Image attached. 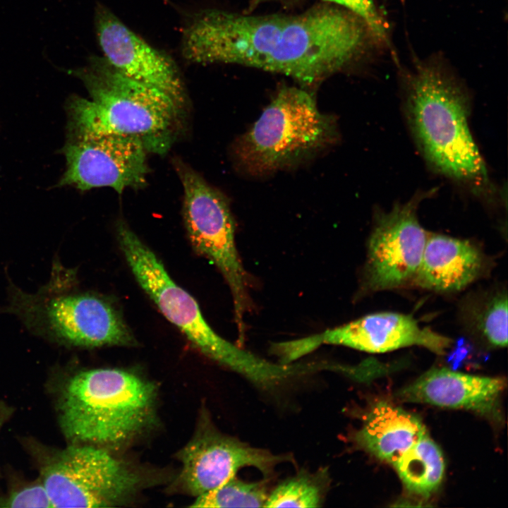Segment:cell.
Segmentation results:
<instances>
[{
	"label": "cell",
	"instance_id": "cell-1",
	"mask_svg": "<svg viewBox=\"0 0 508 508\" xmlns=\"http://www.w3.org/2000/svg\"><path fill=\"white\" fill-rule=\"evenodd\" d=\"M368 32L356 16L332 6L294 16L207 9L184 28L181 53L191 63L243 65L311 85L349 65Z\"/></svg>",
	"mask_w": 508,
	"mask_h": 508
},
{
	"label": "cell",
	"instance_id": "cell-2",
	"mask_svg": "<svg viewBox=\"0 0 508 508\" xmlns=\"http://www.w3.org/2000/svg\"><path fill=\"white\" fill-rule=\"evenodd\" d=\"M70 73L81 80L90 99H68V133L119 135L139 140L148 153L169 150L183 109L170 96L121 74L104 56H91L87 66Z\"/></svg>",
	"mask_w": 508,
	"mask_h": 508
},
{
	"label": "cell",
	"instance_id": "cell-3",
	"mask_svg": "<svg viewBox=\"0 0 508 508\" xmlns=\"http://www.w3.org/2000/svg\"><path fill=\"white\" fill-rule=\"evenodd\" d=\"M406 109L418 145L435 170L476 189L488 187L468 126V97L456 80L437 66H419L408 83Z\"/></svg>",
	"mask_w": 508,
	"mask_h": 508
},
{
	"label": "cell",
	"instance_id": "cell-4",
	"mask_svg": "<svg viewBox=\"0 0 508 508\" xmlns=\"http://www.w3.org/2000/svg\"><path fill=\"white\" fill-rule=\"evenodd\" d=\"M156 397L152 382L129 371L79 372L67 381L59 400L63 432L75 443L122 445L152 423Z\"/></svg>",
	"mask_w": 508,
	"mask_h": 508
},
{
	"label": "cell",
	"instance_id": "cell-5",
	"mask_svg": "<svg viewBox=\"0 0 508 508\" xmlns=\"http://www.w3.org/2000/svg\"><path fill=\"white\" fill-rule=\"evenodd\" d=\"M77 272L54 259L47 284L34 294L8 283L0 313L16 315L32 333L61 344L131 346L135 339L119 312L95 294L77 293Z\"/></svg>",
	"mask_w": 508,
	"mask_h": 508
},
{
	"label": "cell",
	"instance_id": "cell-6",
	"mask_svg": "<svg viewBox=\"0 0 508 508\" xmlns=\"http://www.w3.org/2000/svg\"><path fill=\"white\" fill-rule=\"evenodd\" d=\"M116 236L138 283L162 315L198 350L260 388L271 389L284 380L286 365L242 349L215 332L195 298L172 279L154 251L123 221L117 224Z\"/></svg>",
	"mask_w": 508,
	"mask_h": 508
},
{
	"label": "cell",
	"instance_id": "cell-7",
	"mask_svg": "<svg viewBox=\"0 0 508 508\" xmlns=\"http://www.w3.org/2000/svg\"><path fill=\"white\" fill-rule=\"evenodd\" d=\"M335 119L322 113L313 95L284 87L234 147L238 165L255 175L299 164L337 140Z\"/></svg>",
	"mask_w": 508,
	"mask_h": 508
},
{
	"label": "cell",
	"instance_id": "cell-8",
	"mask_svg": "<svg viewBox=\"0 0 508 508\" xmlns=\"http://www.w3.org/2000/svg\"><path fill=\"white\" fill-rule=\"evenodd\" d=\"M174 164L183 188V217L193 249L220 271L232 296L240 339L250 307L249 279L235 242L234 223L225 197L179 159Z\"/></svg>",
	"mask_w": 508,
	"mask_h": 508
},
{
	"label": "cell",
	"instance_id": "cell-9",
	"mask_svg": "<svg viewBox=\"0 0 508 508\" xmlns=\"http://www.w3.org/2000/svg\"><path fill=\"white\" fill-rule=\"evenodd\" d=\"M54 507H111L127 502L143 478L107 448L86 444L59 452L42 469Z\"/></svg>",
	"mask_w": 508,
	"mask_h": 508
},
{
	"label": "cell",
	"instance_id": "cell-10",
	"mask_svg": "<svg viewBox=\"0 0 508 508\" xmlns=\"http://www.w3.org/2000/svg\"><path fill=\"white\" fill-rule=\"evenodd\" d=\"M62 152L66 167L58 186L80 190L109 187L121 193L146 184L148 152L135 138L68 133Z\"/></svg>",
	"mask_w": 508,
	"mask_h": 508
},
{
	"label": "cell",
	"instance_id": "cell-11",
	"mask_svg": "<svg viewBox=\"0 0 508 508\" xmlns=\"http://www.w3.org/2000/svg\"><path fill=\"white\" fill-rule=\"evenodd\" d=\"M422 198L417 195L377 215L368 240L363 290L375 292L413 282L428 234L417 215Z\"/></svg>",
	"mask_w": 508,
	"mask_h": 508
},
{
	"label": "cell",
	"instance_id": "cell-12",
	"mask_svg": "<svg viewBox=\"0 0 508 508\" xmlns=\"http://www.w3.org/2000/svg\"><path fill=\"white\" fill-rule=\"evenodd\" d=\"M323 344L342 345L370 353H385L418 346L437 354H444L452 340L421 326L411 315L381 312L365 315L320 334L279 344V351L285 361L291 362Z\"/></svg>",
	"mask_w": 508,
	"mask_h": 508
},
{
	"label": "cell",
	"instance_id": "cell-13",
	"mask_svg": "<svg viewBox=\"0 0 508 508\" xmlns=\"http://www.w3.org/2000/svg\"><path fill=\"white\" fill-rule=\"evenodd\" d=\"M178 457L182 464L179 483L195 497L217 488L244 467L268 475L277 464L289 459L224 435L210 423L202 424Z\"/></svg>",
	"mask_w": 508,
	"mask_h": 508
},
{
	"label": "cell",
	"instance_id": "cell-14",
	"mask_svg": "<svg viewBox=\"0 0 508 508\" xmlns=\"http://www.w3.org/2000/svg\"><path fill=\"white\" fill-rule=\"evenodd\" d=\"M95 28L104 59L121 74L154 87L183 107L186 93L178 67L102 5L95 11Z\"/></svg>",
	"mask_w": 508,
	"mask_h": 508
},
{
	"label": "cell",
	"instance_id": "cell-15",
	"mask_svg": "<svg viewBox=\"0 0 508 508\" xmlns=\"http://www.w3.org/2000/svg\"><path fill=\"white\" fill-rule=\"evenodd\" d=\"M506 385L502 377L435 368L401 389L399 397L405 401L466 409L497 420L499 399Z\"/></svg>",
	"mask_w": 508,
	"mask_h": 508
},
{
	"label": "cell",
	"instance_id": "cell-16",
	"mask_svg": "<svg viewBox=\"0 0 508 508\" xmlns=\"http://www.w3.org/2000/svg\"><path fill=\"white\" fill-rule=\"evenodd\" d=\"M488 260L468 240L441 234H428L414 284L424 289L454 293L484 275Z\"/></svg>",
	"mask_w": 508,
	"mask_h": 508
},
{
	"label": "cell",
	"instance_id": "cell-17",
	"mask_svg": "<svg viewBox=\"0 0 508 508\" xmlns=\"http://www.w3.org/2000/svg\"><path fill=\"white\" fill-rule=\"evenodd\" d=\"M426 435L418 417L389 403L380 402L368 413L355 440L362 449L394 465Z\"/></svg>",
	"mask_w": 508,
	"mask_h": 508
},
{
	"label": "cell",
	"instance_id": "cell-18",
	"mask_svg": "<svg viewBox=\"0 0 508 508\" xmlns=\"http://www.w3.org/2000/svg\"><path fill=\"white\" fill-rule=\"evenodd\" d=\"M393 466L409 491L425 497L437 490L445 473L442 454L428 435L407 449Z\"/></svg>",
	"mask_w": 508,
	"mask_h": 508
},
{
	"label": "cell",
	"instance_id": "cell-19",
	"mask_svg": "<svg viewBox=\"0 0 508 508\" xmlns=\"http://www.w3.org/2000/svg\"><path fill=\"white\" fill-rule=\"evenodd\" d=\"M462 320L468 333L494 347L507 344V294L506 289L488 291L465 304Z\"/></svg>",
	"mask_w": 508,
	"mask_h": 508
},
{
	"label": "cell",
	"instance_id": "cell-20",
	"mask_svg": "<svg viewBox=\"0 0 508 508\" xmlns=\"http://www.w3.org/2000/svg\"><path fill=\"white\" fill-rule=\"evenodd\" d=\"M327 486L325 472H300L280 483L268 495L265 507H319Z\"/></svg>",
	"mask_w": 508,
	"mask_h": 508
},
{
	"label": "cell",
	"instance_id": "cell-21",
	"mask_svg": "<svg viewBox=\"0 0 508 508\" xmlns=\"http://www.w3.org/2000/svg\"><path fill=\"white\" fill-rule=\"evenodd\" d=\"M264 482H246L232 476L196 497L192 507H265L269 493Z\"/></svg>",
	"mask_w": 508,
	"mask_h": 508
},
{
	"label": "cell",
	"instance_id": "cell-22",
	"mask_svg": "<svg viewBox=\"0 0 508 508\" xmlns=\"http://www.w3.org/2000/svg\"><path fill=\"white\" fill-rule=\"evenodd\" d=\"M341 6L359 18L368 32L379 40L386 37L385 23L379 14L373 0H324Z\"/></svg>",
	"mask_w": 508,
	"mask_h": 508
},
{
	"label": "cell",
	"instance_id": "cell-23",
	"mask_svg": "<svg viewBox=\"0 0 508 508\" xmlns=\"http://www.w3.org/2000/svg\"><path fill=\"white\" fill-rule=\"evenodd\" d=\"M0 507H54L42 481L34 483L11 493L1 502Z\"/></svg>",
	"mask_w": 508,
	"mask_h": 508
},
{
	"label": "cell",
	"instance_id": "cell-24",
	"mask_svg": "<svg viewBox=\"0 0 508 508\" xmlns=\"http://www.w3.org/2000/svg\"><path fill=\"white\" fill-rule=\"evenodd\" d=\"M11 413V411L7 406L0 404V429L3 424L8 418Z\"/></svg>",
	"mask_w": 508,
	"mask_h": 508
}]
</instances>
